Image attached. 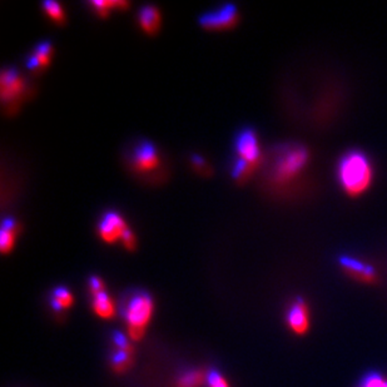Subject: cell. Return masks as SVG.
Listing matches in <instances>:
<instances>
[{
    "label": "cell",
    "instance_id": "6",
    "mask_svg": "<svg viewBox=\"0 0 387 387\" xmlns=\"http://www.w3.org/2000/svg\"><path fill=\"white\" fill-rule=\"evenodd\" d=\"M238 22V12L232 4L223 6L213 12L206 13L199 18V24L207 31L229 29Z\"/></svg>",
    "mask_w": 387,
    "mask_h": 387
},
{
    "label": "cell",
    "instance_id": "21",
    "mask_svg": "<svg viewBox=\"0 0 387 387\" xmlns=\"http://www.w3.org/2000/svg\"><path fill=\"white\" fill-rule=\"evenodd\" d=\"M207 380H208L209 387H229L226 379L220 372H217L215 370H212L209 372Z\"/></svg>",
    "mask_w": 387,
    "mask_h": 387
},
{
    "label": "cell",
    "instance_id": "3",
    "mask_svg": "<svg viewBox=\"0 0 387 387\" xmlns=\"http://www.w3.org/2000/svg\"><path fill=\"white\" fill-rule=\"evenodd\" d=\"M123 311L128 327L146 330L153 314V300L144 291H135L127 298Z\"/></svg>",
    "mask_w": 387,
    "mask_h": 387
},
{
    "label": "cell",
    "instance_id": "18",
    "mask_svg": "<svg viewBox=\"0 0 387 387\" xmlns=\"http://www.w3.org/2000/svg\"><path fill=\"white\" fill-rule=\"evenodd\" d=\"M204 381V375L201 371H191L179 379V387H199Z\"/></svg>",
    "mask_w": 387,
    "mask_h": 387
},
{
    "label": "cell",
    "instance_id": "23",
    "mask_svg": "<svg viewBox=\"0 0 387 387\" xmlns=\"http://www.w3.org/2000/svg\"><path fill=\"white\" fill-rule=\"evenodd\" d=\"M122 241H123V245L124 246H126V248H127V250H129V251H133V250H135V234H133V232H132L130 229H127V231L124 232L123 237H122Z\"/></svg>",
    "mask_w": 387,
    "mask_h": 387
},
{
    "label": "cell",
    "instance_id": "16",
    "mask_svg": "<svg viewBox=\"0 0 387 387\" xmlns=\"http://www.w3.org/2000/svg\"><path fill=\"white\" fill-rule=\"evenodd\" d=\"M53 308L56 310H67L73 305V296L64 287H58L53 292Z\"/></svg>",
    "mask_w": 387,
    "mask_h": 387
},
{
    "label": "cell",
    "instance_id": "22",
    "mask_svg": "<svg viewBox=\"0 0 387 387\" xmlns=\"http://www.w3.org/2000/svg\"><path fill=\"white\" fill-rule=\"evenodd\" d=\"M92 6L98 12L99 15L105 17L108 12H109L112 6H118V3L117 1H93Z\"/></svg>",
    "mask_w": 387,
    "mask_h": 387
},
{
    "label": "cell",
    "instance_id": "4",
    "mask_svg": "<svg viewBox=\"0 0 387 387\" xmlns=\"http://www.w3.org/2000/svg\"><path fill=\"white\" fill-rule=\"evenodd\" d=\"M129 165L135 172H153L160 167V153L152 142L139 141L130 151Z\"/></svg>",
    "mask_w": 387,
    "mask_h": 387
},
{
    "label": "cell",
    "instance_id": "15",
    "mask_svg": "<svg viewBox=\"0 0 387 387\" xmlns=\"http://www.w3.org/2000/svg\"><path fill=\"white\" fill-rule=\"evenodd\" d=\"M354 387H387V375L381 370H366Z\"/></svg>",
    "mask_w": 387,
    "mask_h": 387
},
{
    "label": "cell",
    "instance_id": "1",
    "mask_svg": "<svg viewBox=\"0 0 387 387\" xmlns=\"http://www.w3.org/2000/svg\"><path fill=\"white\" fill-rule=\"evenodd\" d=\"M338 177L344 191L357 196L369 188L372 179L370 160L361 152H349L340 160Z\"/></svg>",
    "mask_w": 387,
    "mask_h": 387
},
{
    "label": "cell",
    "instance_id": "13",
    "mask_svg": "<svg viewBox=\"0 0 387 387\" xmlns=\"http://www.w3.org/2000/svg\"><path fill=\"white\" fill-rule=\"evenodd\" d=\"M93 310L99 317L105 320H111L116 316L114 303L105 291L93 295Z\"/></svg>",
    "mask_w": 387,
    "mask_h": 387
},
{
    "label": "cell",
    "instance_id": "17",
    "mask_svg": "<svg viewBox=\"0 0 387 387\" xmlns=\"http://www.w3.org/2000/svg\"><path fill=\"white\" fill-rule=\"evenodd\" d=\"M132 361V350H121L118 349V352L113 356V367L118 372H123L130 366Z\"/></svg>",
    "mask_w": 387,
    "mask_h": 387
},
{
    "label": "cell",
    "instance_id": "14",
    "mask_svg": "<svg viewBox=\"0 0 387 387\" xmlns=\"http://www.w3.org/2000/svg\"><path fill=\"white\" fill-rule=\"evenodd\" d=\"M19 225L13 218H6L1 225L0 231V248L1 252H9L12 250L15 240V234L18 232Z\"/></svg>",
    "mask_w": 387,
    "mask_h": 387
},
{
    "label": "cell",
    "instance_id": "10",
    "mask_svg": "<svg viewBox=\"0 0 387 387\" xmlns=\"http://www.w3.org/2000/svg\"><path fill=\"white\" fill-rule=\"evenodd\" d=\"M25 88V82L15 69H6L0 77V93L3 102H13L18 98Z\"/></svg>",
    "mask_w": 387,
    "mask_h": 387
},
{
    "label": "cell",
    "instance_id": "12",
    "mask_svg": "<svg viewBox=\"0 0 387 387\" xmlns=\"http://www.w3.org/2000/svg\"><path fill=\"white\" fill-rule=\"evenodd\" d=\"M138 20L143 31L147 34H154L160 29V10L153 6H142L138 13Z\"/></svg>",
    "mask_w": 387,
    "mask_h": 387
},
{
    "label": "cell",
    "instance_id": "19",
    "mask_svg": "<svg viewBox=\"0 0 387 387\" xmlns=\"http://www.w3.org/2000/svg\"><path fill=\"white\" fill-rule=\"evenodd\" d=\"M255 166L247 163L245 160H237V162L234 165V171H232V176H234V179L237 181H245V179H248V176L252 172V169Z\"/></svg>",
    "mask_w": 387,
    "mask_h": 387
},
{
    "label": "cell",
    "instance_id": "5",
    "mask_svg": "<svg viewBox=\"0 0 387 387\" xmlns=\"http://www.w3.org/2000/svg\"><path fill=\"white\" fill-rule=\"evenodd\" d=\"M286 324L296 336L308 335L312 324V314L308 302L303 297H296L289 302L286 310Z\"/></svg>",
    "mask_w": 387,
    "mask_h": 387
},
{
    "label": "cell",
    "instance_id": "2",
    "mask_svg": "<svg viewBox=\"0 0 387 387\" xmlns=\"http://www.w3.org/2000/svg\"><path fill=\"white\" fill-rule=\"evenodd\" d=\"M308 160V151L297 144L282 146L273 157V163L271 167V174L278 181L294 177L300 172Z\"/></svg>",
    "mask_w": 387,
    "mask_h": 387
},
{
    "label": "cell",
    "instance_id": "24",
    "mask_svg": "<svg viewBox=\"0 0 387 387\" xmlns=\"http://www.w3.org/2000/svg\"><path fill=\"white\" fill-rule=\"evenodd\" d=\"M91 289H92L93 295H96V294H98V292H102V291H105V284L102 282V280L98 278V277L93 276L91 278Z\"/></svg>",
    "mask_w": 387,
    "mask_h": 387
},
{
    "label": "cell",
    "instance_id": "7",
    "mask_svg": "<svg viewBox=\"0 0 387 387\" xmlns=\"http://www.w3.org/2000/svg\"><path fill=\"white\" fill-rule=\"evenodd\" d=\"M338 264L347 275H350L358 282L375 283L377 281L375 268L357 258L352 256H340Z\"/></svg>",
    "mask_w": 387,
    "mask_h": 387
},
{
    "label": "cell",
    "instance_id": "11",
    "mask_svg": "<svg viewBox=\"0 0 387 387\" xmlns=\"http://www.w3.org/2000/svg\"><path fill=\"white\" fill-rule=\"evenodd\" d=\"M52 56V43L50 42H42L37 45V48L31 53V56L26 61V67L31 72L39 73L44 68L47 67L50 62Z\"/></svg>",
    "mask_w": 387,
    "mask_h": 387
},
{
    "label": "cell",
    "instance_id": "8",
    "mask_svg": "<svg viewBox=\"0 0 387 387\" xmlns=\"http://www.w3.org/2000/svg\"><path fill=\"white\" fill-rule=\"evenodd\" d=\"M127 229L122 215H118L117 212H107L98 225L99 236L107 243H114L122 238Z\"/></svg>",
    "mask_w": 387,
    "mask_h": 387
},
{
    "label": "cell",
    "instance_id": "20",
    "mask_svg": "<svg viewBox=\"0 0 387 387\" xmlns=\"http://www.w3.org/2000/svg\"><path fill=\"white\" fill-rule=\"evenodd\" d=\"M43 8L45 13L50 15L56 23H63L64 22V13H63L62 6H59L56 1H44Z\"/></svg>",
    "mask_w": 387,
    "mask_h": 387
},
{
    "label": "cell",
    "instance_id": "9",
    "mask_svg": "<svg viewBox=\"0 0 387 387\" xmlns=\"http://www.w3.org/2000/svg\"><path fill=\"white\" fill-rule=\"evenodd\" d=\"M236 151L240 160L256 166V163L259 160L261 152L258 146L257 135L252 129H245L241 132L236 141Z\"/></svg>",
    "mask_w": 387,
    "mask_h": 387
}]
</instances>
